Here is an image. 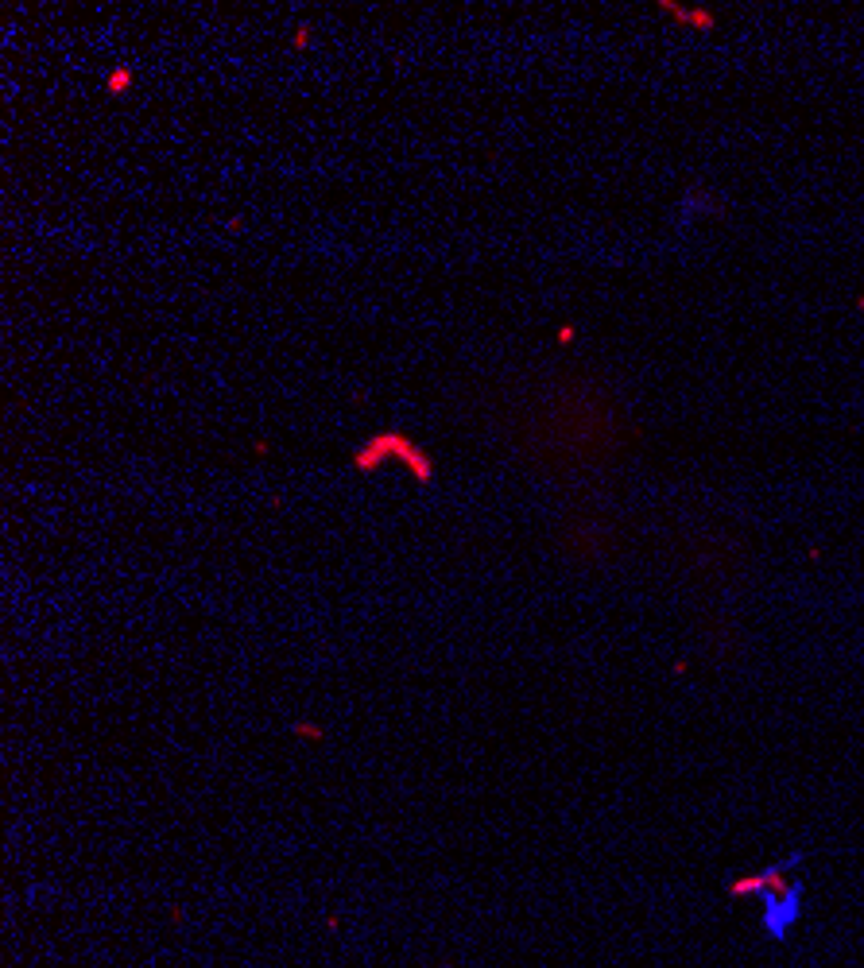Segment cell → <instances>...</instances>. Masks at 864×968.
Returning a JSON list of instances; mask_svg holds the SVG:
<instances>
[{
	"instance_id": "cell-5",
	"label": "cell",
	"mask_w": 864,
	"mask_h": 968,
	"mask_svg": "<svg viewBox=\"0 0 864 968\" xmlns=\"http://www.w3.org/2000/svg\"><path fill=\"white\" fill-rule=\"evenodd\" d=\"M291 732H295V737H307V740H322V728H318V725H310V720H295V725H291Z\"/></svg>"
},
{
	"instance_id": "cell-3",
	"label": "cell",
	"mask_w": 864,
	"mask_h": 968,
	"mask_svg": "<svg viewBox=\"0 0 864 968\" xmlns=\"http://www.w3.org/2000/svg\"><path fill=\"white\" fill-rule=\"evenodd\" d=\"M663 12H671L674 20H682V23H694V28H702V31H709V28H714V16H709V12H702V8H679V4H663Z\"/></svg>"
},
{
	"instance_id": "cell-2",
	"label": "cell",
	"mask_w": 864,
	"mask_h": 968,
	"mask_svg": "<svg viewBox=\"0 0 864 968\" xmlns=\"http://www.w3.org/2000/svg\"><path fill=\"white\" fill-rule=\"evenodd\" d=\"M132 81H136V74L128 66H113L109 74H105V89H109V97H124V93L132 89Z\"/></svg>"
},
{
	"instance_id": "cell-4",
	"label": "cell",
	"mask_w": 864,
	"mask_h": 968,
	"mask_svg": "<svg viewBox=\"0 0 864 968\" xmlns=\"http://www.w3.org/2000/svg\"><path fill=\"white\" fill-rule=\"evenodd\" d=\"M310 39H314V23H310V20H302L299 28H295V35H291V46H295V51H307Z\"/></svg>"
},
{
	"instance_id": "cell-1",
	"label": "cell",
	"mask_w": 864,
	"mask_h": 968,
	"mask_svg": "<svg viewBox=\"0 0 864 968\" xmlns=\"http://www.w3.org/2000/svg\"><path fill=\"white\" fill-rule=\"evenodd\" d=\"M388 461H400L419 488L435 484V458H430L415 438H407L403 430H380V434H372L368 442H360L353 450V458H349V465L365 476L380 473Z\"/></svg>"
},
{
	"instance_id": "cell-6",
	"label": "cell",
	"mask_w": 864,
	"mask_h": 968,
	"mask_svg": "<svg viewBox=\"0 0 864 968\" xmlns=\"http://www.w3.org/2000/svg\"><path fill=\"white\" fill-rule=\"evenodd\" d=\"M574 337H578L574 325H563V330H558V341H563V345H570V341H574Z\"/></svg>"
}]
</instances>
